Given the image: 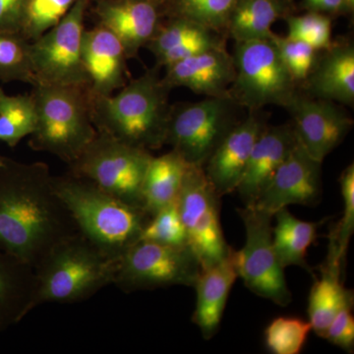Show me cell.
Masks as SVG:
<instances>
[{"mask_svg":"<svg viewBox=\"0 0 354 354\" xmlns=\"http://www.w3.org/2000/svg\"><path fill=\"white\" fill-rule=\"evenodd\" d=\"M44 162L6 158L0 167V248L36 269L60 242L77 234Z\"/></svg>","mask_w":354,"mask_h":354,"instance_id":"obj_1","label":"cell"},{"mask_svg":"<svg viewBox=\"0 0 354 354\" xmlns=\"http://www.w3.org/2000/svg\"><path fill=\"white\" fill-rule=\"evenodd\" d=\"M160 69L155 65L138 78L128 81L118 94L91 95L97 131L150 152L165 146L171 88L162 81Z\"/></svg>","mask_w":354,"mask_h":354,"instance_id":"obj_2","label":"cell"},{"mask_svg":"<svg viewBox=\"0 0 354 354\" xmlns=\"http://www.w3.org/2000/svg\"><path fill=\"white\" fill-rule=\"evenodd\" d=\"M53 188L77 230L109 257L118 260L137 242L151 218L144 209L121 202L83 177L53 176Z\"/></svg>","mask_w":354,"mask_h":354,"instance_id":"obj_3","label":"cell"},{"mask_svg":"<svg viewBox=\"0 0 354 354\" xmlns=\"http://www.w3.org/2000/svg\"><path fill=\"white\" fill-rule=\"evenodd\" d=\"M118 261L82 234L58 243L35 269L32 311L44 304H75L113 285Z\"/></svg>","mask_w":354,"mask_h":354,"instance_id":"obj_4","label":"cell"},{"mask_svg":"<svg viewBox=\"0 0 354 354\" xmlns=\"http://www.w3.org/2000/svg\"><path fill=\"white\" fill-rule=\"evenodd\" d=\"M32 88L37 124L30 135V148L72 164L97 135L90 92L87 88L50 84Z\"/></svg>","mask_w":354,"mask_h":354,"instance_id":"obj_5","label":"cell"},{"mask_svg":"<svg viewBox=\"0 0 354 354\" xmlns=\"http://www.w3.org/2000/svg\"><path fill=\"white\" fill-rule=\"evenodd\" d=\"M152 158L150 151L97 131L84 152L68 165V171L92 181L121 202L144 209V181Z\"/></svg>","mask_w":354,"mask_h":354,"instance_id":"obj_6","label":"cell"},{"mask_svg":"<svg viewBox=\"0 0 354 354\" xmlns=\"http://www.w3.org/2000/svg\"><path fill=\"white\" fill-rule=\"evenodd\" d=\"M234 79L230 95L237 106L258 111L266 106L285 109L297 94L295 80L271 38L235 43Z\"/></svg>","mask_w":354,"mask_h":354,"instance_id":"obj_7","label":"cell"},{"mask_svg":"<svg viewBox=\"0 0 354 354\" xmlns=\"http://www.w3.org/2000/svg\"><path fill=\"white\" fill-rule=\"evenodd\" d=\"M232 97H206L171 106L165 145L189 165L202 167L239 122Z\"/></svg>","mask_w":354,"mask_h":354,"instance_id":"obj_8","label":"cell"},{"mask_svg":"<svg viewBox=\"0 0 354 354\" xmlns=\"http://www.w3.org/2000/svg\"><path fill=\"white\" fill-rule=\"evenodd\" d=\"M201 265L189 246L139 239L118 261L113 285L125 293L183 286L194 288Z\"/></svg>","mask_w":354,"mask_h":354,"instance_id":"obj_9","label":"cell"},{"mask_svg":"<svg viewBox=\"0 0 354 354\" xmlns=\"http://www.w3.org/2000/svg\"><path fill=\"white\" fill-rule=\"evenodd\" d=\"M90 2L76 0L57 25L30 44L36 84L77 86L88 90L82 48Z\"/></svg>","mask_w":354,"mask_h":354,"instance_id":"obj_10","label":"cell"},{"mask_svg":"<svg viewBox=\"0 0 354 354\" xmlns=\"http://www.w3.org/2000/svg\"><path fill=\"white\" fill-rule=\"evenodd\" d=\"M244 227L246 241L241 250H234L239 278L254 295L288 306L291 292L285 272L272 244V218L274 216L254 206L237 209Z\"/></svg>","mask_w":354,"mask_h":354,"instance_id":"obj_11","label":"cell"},{"mask_svg":"<svg viewBox=\"0 0 354 354\" xmlns=\"http://www.w3.org/2000/svg\"><path fill=\"white\" fill-rule=\"evenodd\" d=\"M220 195L202 167L188 165L177 199V208L201 269L216 264L230 253L220 220Z\"/></svg>","mask_w":354,"mask_h":354,"instance_id":"obj_12","label":"cell"},{"mask_svg":"<svg viewBox=\"0 0 354 354\" xmlns=\"http://www.w3.org/2000/svg\"><path fill=\"white\" fill-rule=\"evenodd\" d=\"M285 109L292 118L298 144L319 162L342 143L353 127V118L334 102L297 93Z\"/></svg>","mask_w":354,"mask_h":354,"instance_id":"obj_13","label":"cell"},{"mask_svg":"<svg viewBox=\"0 0 354 354\" xmlns=\"http://www.w3.org/2000/svg\"><path fill=\"white\" fill-rule=\"evenodd\" d=\"M321 165L297 142L253 206L274 216L290 205L315 204L322 194Z\"/></svg>","mask_w":354,"mask_h":354,"instance_id":"obj_14","label":"cell"},{"mask_svg":"<svg viewBox=\"0 0 354 354\" xmlns=\"http://www.w3.org/2000/svg\"><path fill=\"white\" fill-rule=\"evenodd\" d=\"M266 127L257 111L239 121L206 160L203 169L221 197L236 191L253 147Z\"/></svg>","mask_w":354,"mask_h":354,"instance_id":"obj_15","label":"cell"},{"mask_svg":"<svg viewBox=\"0 0 354 354\" xmlns=\"http://www.w3.org/2000/svg\"><path fill=\"white\" fill-rule=\"evenodd\" d=\"M82 59L93 97L113 95L130 80L124 48L118 37L104 26L97 24L85 30Z\"/></svg>","mask_w":354,"mask_h":354,"instance_id":"obj_16","label":"cell"},{"mask_svg":"<svg viewBox=\"0 0 354 354\" xmlns=\"http://www.w3.org/2000/svg\"><path fill=\"white\" fill-rule=\"evenodd\" d=\"M97 24L113 32L124 48L128 59L138 57L153 38L160 21L162 8L142 0H95Z\"/></svg>","mask_w":354,"mask_h":354,"instance_id":"obj_17","label":"cell"},{"mask_svg":"<svg viewBox=\"0 0 354 354\" xmlns=\"http://www.w3.org/2000/svg\"><path fill=\"white\" fill-rule=\"evenodd\" d=\"M165 69L162 81L171 90L184 87L207 97H230L235 71L225 46L202 51Z\"/></svg>","mask_w":354,"mask_h":354,"instance_id":"obj_18","label":"cell"},{"mask_svg":"<svg viewBox=\"0 0 354 354\" xmlns=\"http://www.w3.org/2000/svg\"><path fill=\"white\" fill-rule=\"evenodd\" d=\"M297 145L292 125H266L253 147L245 171L236 188L244 206L255 204L279 165Z\"/></svg>","mask_w":354,"mask_h":354,"instance_id":"obj_19","label":"cell"},{"mask_svg":"<svg viewBox=\"0 0 354 354\" xmlns=\"http://www.w3.org/2000/svg\"><path fill=\"white\" fill-rule=\"evenodd\" d=\"M304 81L309 95L353 106L354 46L351 41H333L322 50Z\"/></svg>","mask_w":354,"mask_h":354,"instance_id":"obj_20","label":"cell"},{"mask_svg":"<svg viewBox=\"0 0 354 354\" xmlns=\"http://www.w3.org/2000/svg\"><path fill=\"white\" fill-rule=\"evenodd\" d=\"M237 278L232 248L220 262L201 269L194 286L197 299L192 322L199 328L205 339H211L218 332L228 295Z\"/></svg>","mask_w":354,"mask_h":354,"instance_id":"obj_21","label":"cell"},{"mask_svg":"<svg viewBox=\"0 0 354 354\" xmlns=\"http://www.w3.org/2000/svg\"><path fill=\"white\" fill-rule=\"evenodd\" d=\"M34 290V268L0 248V334L32 311Z\"/></svg>","mask_w":354,"mask_h":354,"instance_id":"obj_22","label":"cell"},{"mask_svg":"<svg viewBox=\"0 0 354 354\" xmlns=\"http://www.w3.org/2000/svg\"><path fill=\"white\" fill-rule=\"evenodd\" d=\"M344 263L326 257L320 267V278L310 291L308 321L312 330L322 337L335 316L344 307L353 306V291L342 283Z\"/></svg>","mask_w":354,"mask_h":354,"instance_id":"obj_23","label":"cell"},{"mask_svg":"<svg viewBox=\"0 0 354 354\" xmlns=\"http://www.w3.org/2000/svg\"><path fill=\"white\" fill-rule=\"evenodd\" d=\"M290 4L279 0H237L228 17L225 36L235 43L270 39L272 26L286 18Z\"/></svg>","mask_w":354,"mask_h":354,"instance_id":"obj_24","label":"cell"},{"mask_svg":"<svg viewBox=\"0 0 354 354\" xmlns=\"http://www.w3.org/2000/svg\"><path fill=\"white\" fill-rule=\"evenodd\" d=\"M188 164L174 151L153 157L144 181V209L153 216L178 199Z\"/></svg>","mask_w":354,"mask_h":354,"instance_id":"obj_25","label":"cell"},{"mask_svg":"<svg viewBox=\"0 0 354 354\" xmlns=\"http://www.w3.org/2000/svg\"><path fill=\"white\" fill-rule=\"evenodd\" d=\"M274 218L276 225L272 227V244L283 269L297 266L311 271L307 264V250L315 241L319 223L299 220L288 208L279 209Z\"/></svg>","mask_w":354,"mask_h":354,"instance_id":"obj_26","label":"cell"},{"mask_svg":"<svg viewBox=\"0 0 354 354\" xmlns=\"http://www.w3.org/2000/svg\"><path fill=\"white\" fill-rule=\"evenodd\" d=\"M37 111L30 94L8 95L0 87V141L15 148L34 132Z\"/></svg>","mask_w":354,"mask_h":354,"instance_id":"obj_27","label":"cell"},{"mask_svg":"<svg viewBox=\"0 0 354 354\" xmlns=\"http://www.w3.org/2000/svg\"><path fill=\"white\" fill-rule=\"evenodd\" d=\"M237 0H169L162 8V18H184L225 37L230 14Z\"/></svg>","mask_w":354,"mask_h":354,"instance_id":"obj_28","label":"cell"},{"mask_svg":"<svg viewBox=\"0 0 354 354\" xmlns=\"http://www.w3.org/2000/svg\"><path fill=\"white\" fill-rule=\"evenodd\" d=\"M218 35L221 34L193 21L169 17L165 21H160L157 31L147 44L146 48L153 53L155 59L158 60L162 55L186 44L200 39L214 38Z\"/></svg>","mask_w":354,"mask_h":354,"instance_id":"obj_29","label":"cell"},{"mask_svg":"<svg viewBox=\"0 0 354 354\" xmlns=\"http://www.w3.org/2000/svg\"><path fill=\"white\" fill-rule=\"evenodd\" d=\"M30 44L17 32L0 31V82L36 84Z\"/></svg>","mask_w":354,"mask_h":354,"instance_id":"obj_30","label":"cell"},{"mask_svg":"<svg viewBox=\"0 0 354 354\" xmlns=\"http://www.w3.org/2000/svg\"><path fill=\"white\" fill-rule=\"evenodd\" d=\"M76 0H27L18 34L29 43L41 38L69 12Z\"/></svg>","mask_w":354,"mask_h":354,"instance_id":"obj_31","label":"cell"},{"mask_svg":"<svg viewBox=\"0 0 354 354\" xmlns=\"http://www.w3.org/2000/svg\"><path fill=\"white\" fill-rule=\"evenodd\" d=\"M311 330L308 320L298 317H278L266 328V346L274 354L300 353Z\"/></svg>","mask_w":354,"mask_h":354,"instance_id":"obj_32","label":"cell"},{"mask_svg":"<svg viewBox=\"0 0 354 354\" xmlns=\"http://www.w3.org/2000/svg\"><path fill=\"white\" fill-rule=\"evenodd\" d=\"M285 19L290 38L304 41L317 51L327 50L332 46L330 16L307 11L298 16L288 14Z\"/></svg>","mask_w":354,"mask_h":354,"instance_id":"obj_33","label":"cell"},{"mask_svg":"<svg viewBox=\"0 0 354 354\" xmlns=\"http://www.w3.org/2000/svg\"><path fill=\"white\" fill-rule=\"evenodd\" d=\"M341 192L344 199V212L339 223L330 232L328 253L337 256L344 261L349 241L354 230V165H349L341 178Z\"/></svg>","mask_w":354,"mask_h":354,"instance_id":"obj_34","label":"cell"},{"mask_svg":"<svg viewBox=\"0 0 354 354\" xmlns=\"http://www.w3.org/2000/svg\"><path fill=\"white\" fill-rule=\"evenodd\" d=\"M140 239L169 246H189L185 227L177 208V202L151 216Z\"/></svg>","mask_w":354,"mask_h":354,"instance_id":"obj_35","label":"cell"},{"mask_svg":"<svg viewBox=\"0 0 354 354\" xmlns=\"http://www.w3.org/2000/svg\"><path fill=\"white\" fill-rule=\"evenodd\" d=\"M271 39L295 80L304 82L315 64L317 50L304 41L279 36L276 32H272Z\"/></svg>","mask_w":354,"mask_h":354,"instance_id":"obj_36","label":"cell"},{"mask_svg":"<svg viewBox=\"0 0 354 354\" xmlns=\"http://www.w3.org/2000/svg\"><path fill=\"white\" fill-rule=\"evenodd\" d=\"M351 309L353 306L342 308L329 324L322 337L349 353L353 351L354 346V318Z\"/></svg>","mask_w":354,"mask_h":354,"instance_id":"obj_37","label":"cell"},{"mask_svg":"<svg viewBox=\"0 0 354 354\" xmlns=\"http://www.w3.org/2000/svg\"><path fill=\"white\" fill-rule=\"evenodd\" d=\"M27 0H0V31L17 32Z\"/></svg>","mask_w":354,"mask_h":354,"instance_id":"obj_38","label":"cell"},{"mask_svg":"<svg viewBox=\"0 0 354 354\" xmlns=\"http://www.w3.org/2000/svg\"><path fill=\"white\" fill-rule=\"evenodd\" d=\"M301 6L308 12H318L329 16L349 14L346 0H302Z\"/></svg>","mask_w":354,"mask_h":354,"instance_id":"obj_39","label":"cell"},{"mask_svg":"<svg viewBox=\"0 0 354 354\" xmlns=\"http://www.w3.org/2000/svg\"><path fill=\"white\" fill-rule=\"evenodd\" d=\"M142 1L151 2V3L156 4V6L162 8V6H164L165 3H167L169 0H142Z\"/></svg>","mask_w":354,"mask_h":354,"instance_id":"obj_40","label":"cell"},{"mask_svg":"<svg viewBox=\"0 0 354 354\" xmlns=\"http://www.w3.org/2000/svg\"><path fill=\"white\" fill-rule=\"evenodd\" d=\"M346 6H348L349 14L353 13L354 10V0H346Z\"/></svg>","mask_w":354,"mask_h":354,"instance_id":"obj_41","label":"cell"},{"mask_svg":"<svg viewBox=\"0 0 354 354\" xmlns=\"http://www.w3.org/2000/svg\"><path fill=\"white\" fill-rule=\"evenodd\" d=\"M6 157H4V156L0 155V167H1L2 165L4 164V162H6Z\"/></svg>","mask_w":354,"mask_h":354,"instance_id":"obj_42","label":"cell"},{"mask_svg":"<svg viewBox=\"0 0 354 354\" xmlns=\"http://www.w3.org/2000/svg\"><path fill=\"white\" fill-rule=\"evenodd\" d=\"M279 1L286 2V3L291 4V2H292V0H279Z\"/></svg>","mask_w":354,"mask_h":354,"instance_id":"obj_43","label":"cell"}]
</instances>
